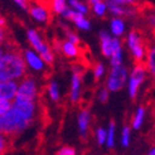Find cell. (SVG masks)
<instances>
[{"mask_svg":"<svg viewBox=\"0 0 155 155\" xmlns=\"http://www.w3.org/2000/svg\"><path fill=\"white\" fill-rule=\"evenodd\" d=\"M6 52L0 57V81L19 80L27 73L25 59L10 37L4 42Z\"/></svg>","mask_w":155,"mask_h":155,"instance_id":"cell-1","label":"cell"},{"mask_svg":"<svg viewBox=\"0 0 155 155\" xmlns=\"http://www.w3.org/2000/svg\"><path fill=\"white\" fill-rule=\"evenodd\" d=\"M29 125L30 121L24 119L17 111H14L12 107L0 116V133L10 139L17 137Z\"/></svg>","mask_w":155,"mask_h":155,"instance_id":"cell-2","label":"cell"},{"mask_svg":"<svg viewBox=\"0 0 155 155\" xmlns=\"http://www.w3.org/2000/svg\"><path fill=\"white\" fill-rule=\"evenodd\" d=\"M27 10L37 21L48 23L52 19V10L49 8V3L45 0H28Z\"/></svg>","mask_w":155,"mask_h":155,"instance_id":"cell-3","label":"cell"},{"mask_svg":"<svg viewBox=\"0 0 155 155\" xmlns=\"http://www.w3.org/2000/svg\"><path fill=\"white\" fill-rule=\"evenodd\" d=\"M28 39H29L30 44H32V47L42 56L41 58L43 59V62H45V63H48V64H52L53 63V53H52L51 48L48 47V44L37 33V30H34V29L28 30Z\"/></svg>","mask_w":155,"mask_h":155,"instance_id":"cell-4","label":"cell"},{"mask_svg":"<svg viewBox=\"0 0 155 155\" xmlns=\"http://www.w3.org/2000/svg\"><path fill=\"white\" fill-rule=\"evenodd\" d=\"M129 47L133 52V56L136 61V63H143L144 62V57H145V43L143 41V37L140 35V33L137 32L136 29L131 30V33L129 34Z\"/></svg>","mask_w":155,"mask_h":155,"instance_id":"cell-5","label":"cell"},{"mask_svg":"<svg viewBox=\"0 0 155 155\" xmlns=\"http://www.w3.org/2000/svg\"><path fill=\"white\" fill-rule=\"evenodd\" d=\"M127 78V71L121 64L114 66L110 76L107 78V88L108 91H119L124 87Z\"/></svg>","mask_w":155,"mask_h":155,"instance_id":"cell-6","label":"cell"},{"mask_svg":"<svg viewBox=\"0 0 155 155\" xmlns=\"http://www.w3.org/2000/svg\"><path fill=\"white\" fill-rule=\"evenodd\" d=\"M15 97L25 98V100H35L37 97V83L33 77L30 76H23L21 82L17 87V94Z\"/></svg>","mask_w":155,"mask_h":155,"instance_id":"cell-7","label":"cell"},{"mask_svg":"<svg viewBox=\"0 0 155 155\" xmlns=\"http://www.w3.org/2000/svg\"><path fill=\"white\" fill-rule=\"evenodd\" d=\"M12 108L14 111H17L19 115H21L24 119L29 120L32 122L34 114H35V102L34 100H25V98H19L14 97Z\"/></svg>","mask_w":155,"mask_h":155,"instance_id":"cell-8","label":"cell"},{"mask_svg":"<svg viewBox=\"0 0 155 155\" xmlns=\"http://www.w3.org/2000/svg\"><path fill=\"white\" fill-rule=\"evenodd\" d=\"M145 73H146V64L145 63H136L133 73H131L130 81H129V92H130L131 98L136 97L139 87H140V84L145 80Z\"/></svg>","mask_w":155,"mask_h":155,"instance_id":"cell-9","label":"cell"},{"mask_svg":"<svg viewBox=\"0 0 155 155\" xmlns=\"http://www.w3.org/2000/svg\"><path fill=\"white\" fill-rule=\"evenodd\" d=\"M18 83L14 80L9 81H0V100H12L15 97L17 94Z\"/></svg>","mask_w":155,"mask_h":155,"instance_id":"cell-10","label":"cell"},{"mask_svg":"<svg viewBox=\"0 0 155 155\" xmlns=\"http://www.w3.org/2000/svg\"><path fill=\"white\" fill-rule=\"evenodd\" d=\"M82 83V72L80 69H74L72 76V87H71V101L77 102L80 100V88Z\"/></svg>","mask_w":155,"mask_h":155,"instance_id":"cell-11","label":"cell"},{"mask_svg":"<svg viewBox=\"0 0 155 155\" xmlns=\"http://www.w3.org/2000/svg\"><path fill=\"white\" fill-rule=\"evenodd\" d=\"M24 59L30 67H32L33 69H35V71H41V69H43V66H44L43 59L41 57H38L33 51H25L24 52Z\"/></svg>","mask_w":155,"mask_h":155,"instance_id":"cell-12","label":"cell"},{"mask_svg":"<svg viewBox=\"0 0 155 155\" xmlns=\"http://www.w3.org/2000/svg\"><path fill=\"white\" fill-rule=\"evenodd\" d=\"M61 51L63 52L64 56L69 57V58H76L80 56V48L77 47V44H73L72 42L69 41H64V42H61Z\"/></svg>","mask_w":155,"mask_h":155,"instance_id":"cell-13","label":"cell"},{"mask_svg":"<svg viewBox=\"0 0 155 155\" xmlns=\"http://www.w3.org/2000/svg\"><path fill=\"white\" fill-rule=\"evenodd\" d=\"M111 66H119L121 64V43L119 39H112V52H111Z\"/></svg>","mask_w":155,"mask_h":155,"instance_id":"cell-14","label":"cell"},{"mask_svg":"<svg viewBox=\"0 0 155 155\" xmlns=\"http://www.w3.org/2000/svg\"><path fill=\"white\" fill-rule=\"evenodd\" d=\"M88 125H90V112L87 110H83L78 117V126H80V133L82 137H86Z\"/></svg>","mask_w":155,"mask_h":155,"instance_id":"cell-15","label":"cell"},{"mask_svg":"<svg viewBox=\"0 0 155 155\" xmlns=\"http://www.w3.org/2000/svg\"><path fill=\"white\" fill-rule=\"evenodd\" d=\"M101 49L104 56L110 57L112 52V38L108 35L107 33L102 32L101 33Z\"/></svg>","mask_w":155,"mask_h":155,"instance_id":"cell-16","label":"cell"},{"mask_svg":"<svg viewBox=\"0 0 155 155\" xmlns=\"http://www.w3.org/2000/svg\"><path fill=\"white\" fill-rule=\"evenodd\" d=\"M71 20H73V21L76 23V25L80 29H83V30L90 29V21L83 17V14H81V13H78V12H76V10H74V13H73V15H72Z\"/></svg>","mask_w":155,"mask_h":155,"instance_id":"cell-17","label":"cell"},{"mask_svg":"<svg viewBox=\"0 0 155 155\" xmlns=\"http://www.w3.org/2000/svg\"><path fill=\"white\" fill-rule=\"evenodd\" d=\"M90 4L92 5V9H94L95 14H97L98 17H104L107 6L102 0H90Z\"/></svg>","mask_w":155,"mask_h":155,"instance_id":"cell-18","label":"cell"},{"mask_svg":"<svg viewBox=\"0 0 155 155\" xmlns=\"http://www.w3.org/2000/svg\"><path fill=\"white\" fill-rule=\"evenodd\" d=\"M111 29H112V33L116 35V37H120L124 34V29H125V24L124 21L119 18H116L111 21Z\"/></svg>","mask_w":155,"mask_h":155,"instance_id":"cell-19","label":"cell"},{"mask_svg":"<svg viewBox=\"0 0 155 155\" xmlns=\"http://www.w3.org/2000/svg\"><path fill=\"white\" fill-rule=\"evenodd\" d=\"M49 8L53 13L61 14L66 8V0H49Z\"/></svg>","mask_w":155,"mask_h":155,"instance_id":"cell-20","label":"cell"},{"mask_svg":"<svg viewBox=\"0 0 155 155\" xmlns=\"http://www.w3.org/2000/svg\"><path fill=\"white\" fill-rule=\"evenodd\" d=\"M13 139L0 133V154H5L10 150V144Z\"/></svg>","mask_w":155,"mask_h":155,"instance_id":"cell-21","label":"cell"},{"mask_svg":"<svg viewBox=\"0 0 155 155\" xmlns=\"http://www.w3.org/2000/svg\"><path fill=\"white\" fill-rule=\"evenodd\" d=\"M144 116H145V110H144V107H140V108L137 110L134 120H133V127H134V129H136V130L140 129L141 124H143V121H144Z\"/></svg>","mask_w":155,"mask_h":155,"instance_id":"cell-22","label":"cell"},{"mask_svg":"<svg viewBox=\"0 0 155 155\" xmlns=\"http://www.w3.org/2000/svg\"><path fill=\"white\" fill-rule=\"evenodd\" d=\"M154 56H155V51L154 48L148 49V57H146V64H148V71L154 74L155 72V62H154Z\"/></svg>","mask_w":155,"mask_h":155,"instance_id":"cell-23","label":"cell"},{"mask_svg":"<svg viewBox=\"0 0 155 155\" xmlns=\"http://www.w3.org/2000/svg\"><path fill=\"white\" fill-rule=\"evenodd\" d=\"M68 2H69V5L72 6L73 10L78 12V13H81V14H83V15L87 13V6L84 5L83 3L78 2V0H68Z\"/></svg>","mask_w":155,"mask_h":155,"instance_id":"cell-24","label":"cell"},{"mask_svg":"<svg viewBox=\"0 0 155 155\" xmlns=\"http://www.w3.org/2000/svg\"><path fill=\"white\" fill-rule=\"evenodd\" d=\"M48 92L49 96L53 101H58L59 100V92H58V84L56 82H51L48 84Z\"/></svg>","mask_w":155,"mask_h":155,"instance_id":"cell-25","label":"cell"},{"mask_svg":"<svg viewBox=\"0 0 155 155\" xmlns=\"http://www.w3.org/2000/svg\"><path fill=\"white\" fill-rule=\"evenodd\" d=\"M114 135H115V125H114V122H111L110 129H108L107 134H106V141H107L108 148H112L114 146Z\"/></svg>","mask_w":155,"mask_h":155,"instance_id":"cell-26","label":"cell"},{"mask_svg":"<svg viewBox=\"0 0 155 155\" xmlns=\"http://www.w3.org/2000/svg\"><path fill=\"white\" fill-rule=\"evenodd\" d=\"M129 137H130V129L127 126L124 127V131H122V137H121V141H122V145L127 148L129 146Z\"/></svg>","mask_w":155,"mask_h":155,"instance_id":"cell-27","label":"cell"},{"mask_svg":"<svg viewBox=\"0 0 155 155\" xmlns=\"http://www.w3.org/2000/svg\"><path fill=\"white\" fill-rule=\"evenodd\" d=\"M104 66L101 64V63H97L96 66H95V68H94V73H95V80L96 81H98L100 78L102 77V74H104Z\"/></svg>","mask_w":155,"mask_h":155,"instance_id":"cell-28","label":"cell"},{"mask_svg":"<svg viewBox=\"0 0 155 155\" xmlns=\"http://www.w3.org/2000/svg\"><path fill=\"white\" fill-rule=\"evenodd\" d=\"M12 107V102L9 100H0V116H2L5 111H8Z\"/></svg>","mask_w":155,"mask_h":155,"instance_id":"cell-29","label":"cell"},{"mask_svg":"<svg viewBox=\"0 0 155 155\" xmlns=\"http://www.w3.org/2000/svg\"><path fill=\"white\" fill-rule=\"evenodd\" d=\"M64 29H66V33H67V37H68V41H69V42H72L73 44H77V45H78V44H80L78 37H77L74 33H71V30H69L67 27H64Z\"/></svg>","mask_w":155,"mask_h":155,"instance_id":"cell-30","label":"cell"},{"mask_svg":"<svg viewBox=\"0 0 155 155\" xmlns=\"http://www.w3.org/2000/svg\"><path fill=\"white\" fill-rule=\"evenodd\" d=\"M9 37H10V35H9V33H8V28L0 25V45H3L4 42H5Z\"/></svg>","mask_w":155,"mask_h":155,"instance_id":"cell-31","label":"cell"},{"mask_svg":"<svg viewBox=\"0 0 155 155\" xmlns=\"http://www.w3.org/2000/svg\"><path fill=\"white\" fill-rule=\"evenodd\" d=\"M106 134H107V131L104 130V129H98L97 130V140H98L100 145L105 144V141H106Z\"/></svg>","mask_w":155,"mask_h":155,"instance_id":"cell-32","label":"cell"},{"mask_svg":"<svg viewBox=\"0 0 155 155\" xmlns=\"http://www.w3.org/2000/svg\"><path fill=\"white\" fill-rule=\"evenodd\" d=\"M58 154H61V155H74L76 151H74L73 148H69V146H63L62 149H59Z\"/></svg>","mask_w":155,"mask_h":155,"instance_id":"cell-33","label":"cell"},{"mask_svg":"<svg viewBox=\"0 0 155 155\" xmlns=\"http://www.w3.org/2000/svg\"><path fill=\"white\" fill-rule=\"evenodd\" d=\"M108 100V91L106 88H102L100 91V101L101 102H106Z\"/></svg>","mask_w":155,"mask_h":155,"instance_id":"cell-34","label":"cell"},{"mask_svg":"<svg viewBox=\"0 0 155 155\" xmlns=\"http://www.w3.org/2000/svg\"><path fill=\"white\" fill-rule=\"evenodd\" d=\"M120 5H135L139 0H115Z\"/></svg>","mask_w":155,"mask_h":155,"instance_id":"cell-35","label":"cell"},{"mask_svg":"<svg viewBox=\"0 0 155 155\" xmlns=\"http://www.w3.org/2000/svg\"><path fill=\"white\" fill-rule=\"evenodd\" d=\"M19 6H21L23 9H27L28 8V0H14Z\"/></svg>","mask_w":155,"mask_h":155,"instance_id":"cell-36","label":"cell"},{"mask_svg":"<svg viewBox=\"0 0 155 155\" xmlns=\"http://www.w3.org/2000/svg\"><path fill=\"white\" fill-rule=\"evenodd\" d=\"M150 154H151V155H154V154H155V151H154V148L150 150Z\"/></svg>","mask_w":155,"mask_h":155,"instance_id":"cell-37","label":"cell"},{"mask_svg":"<svg viewBox=\"0 0 155 155\" xmlns=\"http://www.w3.org/2000/svg\"><path fill=\"white\" fill-rule=\"evenodd\" d=\"M2 54H3V51H2V49H0V57H2Z\"/></svg>","mask_w":155,"mask_h":155,"instance_id":"cell-38","label":"cell"}]
</instances>
